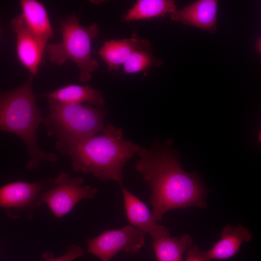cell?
Wrapping results in <instances>:
<instances>
[{
    "mask_svg": "<svg viewBox=\"0 0 261 261\" xmlns=\"http://www.w3.org/2000/svg\"><path fill=\"white\" fill-rule=\"evenodd\" d=\"M136 154L135 168L151 190L150 202L157 221L172 209L206 207L207 190L196 173L182 169L173 150L157 145L150 149L141 147Z\"/></svg>",
    "mask_w": 261,
    "mask_h": 261,
    "instance_id": "obj_1",
    "label": "cell"
},
{
    "mask_svg": "<svg viewBox=\"0 0 261 261\" xmlns=\"http://www.w3.org/2000/svg\"><path fill=\"white\" fill-rule=\"evenodd\" d=\"M101 132L58 150L70 157L74 171L92 174L102 182L115 181L120 186L123 167L141 146L126 141L120 128L109 124Z\"/></svg>",
    "mask_w": 261,
    "mask_h": 261,
    "instance_id": "obj_2",
    "label": "cell"
},
{
    "mask_svg": "<svg viewBox=\"0 0 261 261\" xmlns=\"http://www.w3.org/2000/svg\"><path fill=\"white\" fill-rule=\"evenodd\" d=\"M33 77L19 87L9 91H0V130L13 133L26 144L29 160L26 168H37L41 162L55 163L58 156L41 149L37 141V131L44 117L36 104L32 90Z\"/></svg>",
    "mask_w": 261,
    "mask_h": 261,
    "instance_id": "obj_3",
    "label": "cell"
},
{
    "mask_svg": "<svg viewBox=\"0 0 261 261\" xmlns=\"http://www.w3.org/2000/svg\"><path fill=\"white\" fill-rule=\"evenodd\" d=\"M48 111L43 123L47 134L57 138L61 148L93 135L103 129L106 112L81 103H64L48 99Z\"/></svg>",
    "mask_w": 261,
    "mask_h": 261,
    "instance_id": "obj_4",
    "label": "cell"
},
{
    "mask_svg": "<svg viewBox=\"0 0 261 261\" xmlns=\"http://www.w3.org/2000/svg\"><path fill=\"white\" fill-rule=\"evenodd\" d=\"M60 23L61 41L47 44L46 48L49 61L59 66L67 60L72 61L79 69V81H89L91 73L99 66L98 61L92 57L91 47L92 40L99 36L98 25L93 23L84 27L74 13Z\"/></svg>",
    "mask_w": 261,
    "mask_h": 261,
    "instance_id": "obj_5",
    "label": "cell"
},
{
    "mask_svg": "<svg viewBox=\"0 0 261 261\" xmlns=\"http://www.w3.org/2000/svg\"><path fill=\"white\" fill-rule=\"evenodd\" d=\"M53 180V185L43 193L42 201L58 218L69 213L82 199H93L98 192L96 187L83 186L82 176L71 177L61 172Z\"/></svg>",
    "mask_w": 261,
    "mask_h": 261,
    "instance_id": "obj_6",
    "label": "cell"
},
{
    "mask_svg": "<svg viewBox=\"0 0 261 261\" xmlns=\"http://www.w3.org/2000/svg\"><path fill=\"white\" fill-rule=\"evenodd\" d=\"M53 183V179L47 178L35 183L16 181L5 185L0 188V207L12 218L23 215L29 217L43 203L42 194Z\"/></svg>",
    "mask_w": 261,
    "mask_h": 261,
    "instance_id": "obj_7",
    "label": "cell"
},
{
    "mask_svg": "<svg viewBox=\"0 0 261 261\" xmlns=\"http://www.w3.org/2000/svg\"><path fill=\"white\" fill-rule=\"evenodd\" d=\"M146 234L130 225L120 229L106 230L86 241L87 252L98 257L101 261H110L120 251L134 255L144 246Z\"/></svg>",
    "mask_w": 261,
    "mask_h": 261,
    "instance_id": "obj_8",
    "label": "cell"
},
{
    "mask_svg": "<svg viewBox=\"0 0 261 261\" xmlns=\"http://www.w3.org/2000/svg\"><path fill=\"white\" fill-rule=\"evenodd\" d=\"M11 25L16 34L18 58L33 77L38 72L45 51L28 29L21 14L13 18Z\"/></svg>",
    "mask_w": 261,
    "mask_h": 261,
    "instance_id": "obj_9",
    "label": "cell"
},
{
    "mask_svg": "<svg viewBox=\"0 0 261 261\" xmlns=\"http://www.w3.org/2000/svg\"><path fill=\"white\" fill-rule=\"evenodd\" d=\"M124 206L129 222L132 226L148 233L153 240L170 235L169 231L157 223L152 213L147 205L136 196L120 185Z\"/></svg>",
    "mask_w": 261,
    "mask_h": 261,
    "instance_id": "obj_10",
    "label": "cell"
},
{
    "mask_svg": "<svg viewBox=\"0 0 261 261\" xmlns=\"http://www.w3.org/2000/svg\"><path fill=\"white\" fill-rule=\"evenodd\" d=\"M218 0H198L171 14V20L215 33Z\"/></svg>",
    "mask_w": 261,
    "mask_h": 261,
    "instance_id": "obj_11",
    "label": "cell"
},
{
    "mask_svg": "<svg viewBox=\"0 0 261 261\" xmlns=\"http://www.w3.org/2000/svg\"><path fill=\"white\" fill-rule=\"evenodd\" d=\"M22 16L27 27L46 51L47 42L53 37V31L44 5L36 0L20 1Z\"/></svg>",
    "mask_w": 261,
    "mask_h": 261,
    "instance_id": "obj_12",
    "label": "cell"
},
{
    "mask_svg": "<svg viewBox=\"0 0 261 261\" xmlns=\"http://www.w3.org/2000/svg\"><path fill=\"white\" fill-rule=\"evenodd\" d=\"M221 238L206 253L211 260H226L236 254L244 241L252 239V233L245 227L227 225L222 231Z\"/></svg>",
    "mask_w": 261,
    "mask_h": 261,
    "instance_id": "obj_13",
    "label": "cell"
},
{
    "mask_svg": "<svg viewBox=\"0 0 261 261\" xmlns=\"http://www.w3.org/2000/svg\"><path fill=\"white\" fill-rule=\"evenodd\" d=\"M43 96L64 103L82 104L86 102L98 107H102L105 103L102 93L88 85H68Z\"/></svg>",
    "mask_w": 261,
    "mask_h": 261,
    "instance_id": "obj_14",
    "label": "cell"
},
{
    "mask_svg": "<svg viewBox=\"0 0 261 261\" xmlns=\"http://www.w3.org/2000/svg\"><path fill=\"white\" fill-rule=\"evenodd\" d=\"M140 41L135 33L130 38L106 41L98 54L107 65L109 71L115 70L129 58L138 47Z\"/></svg>",
    "mask_w": 261,
    "mask_h": 261,
    "instance_id": "obj_15",
    "label": "cell"
},
{
    "mask_svg": "<svg viewBox=\"0 0 261 261\" xmlns=\"http://www.w3.org/2000/svg\"><path fill=\"white\" fill-rule=\"evenodd\" d=\"M172 0H138L122 16V20L130 22L164 17L176 10Z\"/></svg>",
    "mask_w": 261,
    "mask_h": 261,
    "instance_id": "obj_16",
    "label": "cell"
},
{
    "mask_svg": "<svg viewBox=\"0 0 261 261\" xmlns=\"http://www.w3.org/2000/svg\"><path fill=\"white\" fill-rule=\"evenodd\" d=\"M193 241L188 234L179 237L164 236L153 240L152 246L157 261H183L182 255Z\"/></svg>",
    "mask_w": 261,
    "mask_h": 261,
    "instance_id": "obj_17",
    "label": "cell"
},
{
    "mask_svg": "<svg viewBox=\"0 0 261 261\" xmlns=\"http://www.w3.org/2000/svg\"><path fill=\"white\" fill-rule=\"evenodd\" d=\"M152 48L148 40L141 39L138 47L123 65L124 72L135 73L161 65L163 61L153 56Z\"/></svg>",
    "mask_w": 261,
    "mask_h": 261,
    "instance_id": "obj_18",
    "label": "cell"
},
{
    "mask_svg": "<svg viewBox=\"0 0 261 261\" xmlns=\"http://www.w3.org/2000/svg\"><path fill=\"white\" fill-rule=\"evenodd\" d=\"M84 253L85 250L82 247L71 245L67 247L66 252L59 257L55 258L52 253L49 251L44 253L43 257L45 261H72Z\"/></svg>",
    "mask_w": 261,
    "mask_h": 261,
    "instance_id": "obj_19",
    "label": "cell"
},
{
    "mask_svg": "<svg viewBox=\"0 0 261 261\" xmlns=\"http://www.w3.org/2000/svg\"><path fill=\"white\" fill-rule=\"evenodd\" d=\"M206 251H201L197 245L190 246L188 249L185 261H211Z\"/></svg>",
    "mask_w": 261,
    "mask_h": 261,
    "instance_id": "obj_20",
    "label": "cell"
},
{
    "mask_svg": "<svg viewBox=\"0 0 261 261\" xmlns=\"http://www.w3.org/2000/svg\"><path fill=\"white\" fill-rule=\"evenodd\" d=\"M261 37H258V39L256 40L255 45V49L257 51V52L261 54Z\"/></svg>",
    "mask_w": 261,
    "mask_h": 261,
    "instance_id": "obj_21",
    "label": "cell"
},
{
    "mask_svg": "<svg viewBox=\"0 0 261 261\" xmlns=\"http://www.w3.org/2000/svg\"></svg>",
    "mask_w": 261,
    "mask_h": 261,
    "instance_id": "obj_22",
    "label": "cell"
}]
</instances>
